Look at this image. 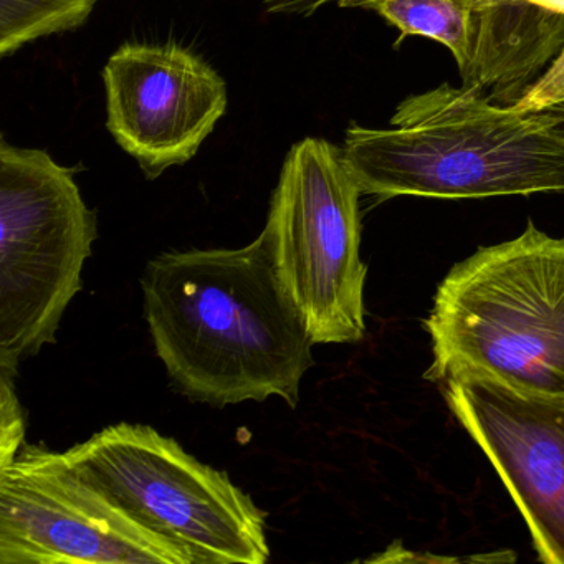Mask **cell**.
Masks as SVG:
<instances>
[{"mask_svg":"<svg viewBox=\"0 0 564 564\" xmlns=\"http://www.w3.org/2000/svg\"><path fill=\"white\" fill-rule=\"evenodd\" d=\"M141 286L158 358L183 394L214 408L276 395L296 408L315 343L263 230L240 249L161 253Z\"/></svg>","mask_w":564,"mask_h":564,"instance_id":"obj_1","label":"cell"},{"mask_svg":"<svg viewBox=\"0 0 564 564\" xmlns=\"http://www.w3.org/2000/svg\"><path fill=\"white\" fill-rule=\"evenodd\" d=\"M346 163L366 196L480 199L564 193V128L477 88L441 84L395 107L389 128L349 124Z\"/></svg>","mask_w":564,"mask_h":564,"instance_id":"obj_2","label":"cell"},{"mask_svg":"<svg viewBox=\"0 0 564 564\" xmlns=\"http://www.w3.org/2000/svg\"><path fill=\"white\" fill-rule=\"evenodd\" d=\"M429 381L474 376L564 399V240L528 223L452 267L425 319Z\"/></svg>","mask_w":564,"mask_h":564,"instance_id":"obj_3","label":"cell"},{"mask_svg":"<svg viewBox=\"0 0 564 564\" xmlns=\"http://www.w3.org/2000/svg\"><path fill=\"white\" fill-rule=\"evenodd\" d=\"M65 455L88 484L189 564L269 561L267 514L252 498L150 425H110Z\"/></svg>","mask_w":564,"mask_h":564,"instance_id":"obj_4","label":"cell"},{"mask_svg":"<svg viewBox=\"0 0 564 564\" xmlns=\"http://www.w3.org/2000/svg\"><path fill=\"white\" fill-rule=\"evenodd\" d=\"M97 216L74 171L48 153L0 144V365L55 343L65 310L84 289Z\"/></svg>","mask_w":564,"mask_h":564,"instance_id":"obj_5","label":"cell"},{"mask_svg":"<svg viewBox=\"0 0 564 564\" xmlns=\"http://www.w3.org/2000/svg\"><path fill=\"white\" fill-rule=\"evenodd\" d=\"M361 194L335 144L305 138L286 154L263 232L315 345H351L366 335Z\"/></svg>","mask_w":564,"mask_h":564,"instance_id":"obj_6","label":"cell"},{"mask_svg":"<svg viewBox=\"0 0 564 564\" xmlns=\"http://www.w3.org/2000/svg\"><path fill=\"white\" fill-rule=\"evenodd\" d=\"M0 564H189L88 484L67 455L24 444L0 467Z\"/></svg>","mask_w":564,"mask_h":564,"instance_id":"obj_7","label":"cell"},{"mask_svg":"<svg viewBox=\"0 0 564 564\" xmlns=\"http://www.w3.org/2000/svg\"><path fill=\"white\" fill-rule=\"evenodd\" d=\"M444 45L462 85L511 107L564 47V11L544 0H343Z\"/></svg>","mask_w":564,"mask_h":564,"instance_id":"obj_8","label":"cell"},{"mask_svg":"<svg viewBox=\"0 0 564 564\" xmlns=\"http://www.w3.org/2000/svg\"><path fill=\"white\" fill-rule=\"evenodd\" d=\"M444 384L448 409L487 455L530 528L538 561L564 564V399L474 376Z\"/></svg>","mask_w":564,"mask_h":564,"instance_id":"obj_9","label":"cell"},{"mask_svg":"<svg viewBox=\"0 0 564 564\" xmlns=\"http://www.w3.org/2000/svg\"><path fill=\"white\" fill-rule=\"evenodd\" d=\"M104 82L108 131L148 180L193 160L229 104L224 78L180 45H123Z\"/></svg>","mask_w":564,"mask_h":564,"instance_id":"obj_10","label":"cell"},{"mask_svg":"<svg viewBox=\"0 0 564 564\" xmlns=\"http://www.w3.org/2000/svg\"><path fill=\"white\" fill-rule=\"evenodd\" d=\"M98 0H0V55L85 24Z\"/></svg>","mask_w":564,"mask_h":564,"instance_id":"obj_11","label":"cell"},{"mask_svg":"<svg viewBox=\"0 0 564 564\" xmlns=\"http://www.w3.org/2000/svg\"><path fill=\"white\" fill-rule=\"evenodd\" d=\"M14 366L0 365V467L11 464L25 444V417L15 394Z\"/></svg>","mask_w":564,"mask_h":564,"instance_id":"obj_12","label":"cell"},{"mask_svg":"<svg viewBox=\"0 0 564 564\" xmlns=\"http://www.w3.org/2000/svg\"><path fill=\"white\" fill-rule=\"evenodd\" d=\"M560 105H564V47L511 108L520 113H536Z\"/></svg>","mask_w":564,"mask_h":564,"instance_id":"obj_13","label":"cell"},{"mask_svg":"<svg viewBox=\"0 0 564 564\" xmlns=\"http://www.w3.org/2000/svg\"><path fill=\"white\" fill-rule=\"evenodd\" d=\"M263 8L273 14L308 15L329 4H341L343 0H260Z\"/></svg>","mask_w":564,"mask_h":564,"instance_id":"obj_14","label":"cell"},{"mask_svg":"<svg viewBox=\"0 0 564 564\" xmlns=\"http://www.w3.org/2000/svg\"><path fill=\"white\" fill-rule=\"evenodd\" d=\"M551 115H553L554 120H556V123L560 124L561 128H564V105H560V107L550 108Z\"/></svg>","mask_w":564,"mask_h":564,"instance_id":"obj_15","label":"cell"}]
</instances>
